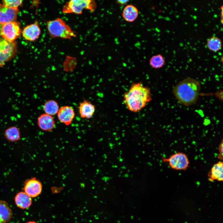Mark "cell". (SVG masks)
I'll return each instance as SVG.
<instances>
[{
	"mask_svg": "<svg viewBox=\"0 0 223 223\" xmlns=\"http://www.w3.org/2000/svg\"><path fill=\"white\" fill-rule=\"evenodd\" d=\"M152 99L149 88L138 82L132 84L125 93L123 102L129 111L137 112L144 108Z\"/></svg>",
	"mask_w": 223,
	"mask_h": 223,
	"instance_id": "cell-1",
	"label": "cell"
},
{
	"mask_svg": "<svg viewBox=\"0 0 223 223\" xmlns=\"http://www.w3.org/2000/svg\"><path fill=\"white\" fill-rule=\"evenodd\" d=\"M200 89L199 81L188 77L179 82L174 87L173 92L179 102L188 107L196 102Z\"/></svg>",
	"mask_w": 223,
	"mask_h": 223,
	"instance_id": "cell-2",
	"label": "cell"
},
{
	"mask_svg": "<svg viewBox=\"0 0 223 223\" xmlns=\"http://www.w3.org/2000/svg\"><path fill=\"white\" fill-rule=\"evenodd\" d=\"M47 25L49 35L52 38L71 39L72 37L77 36L75 32L60 18L48 21Z\"/></svg>",
	"mask_w": 223,
	"mask_h": 223,
	"instance_id": "cell-3",
	"label": "cell"
},
{
	"mask_svg": "<svg viewBox=\"0 0 223 223\" xmlns=\"http://www.w3.org/2000/svg\"><path fill=\"white\" fill-rule=\"evenodd\" d=\"M97 7L96 2L93 0H72L67 2L62 9L64 13H74L80 14L84 10L94 12Z\"/></svg>",
	"mask_w": 223,
	"mask_h": 223,
	"instance_id": "cell-4",
	"label": "cell"
},
{
	"mask_svg": "<svg viewBox=\"0 0 223 223\" xmlns=\"http://www.w3.org/2000/svg\"><path fill=\"white\" fill-rule=\"evenodd\" d=\"M163 162L168 163L173 169L177 170H186L189 167L190 162L186 155L181 152H177L168 158L162 157Z\"/></svg>",
	"mask_w": 223,
	"mask_h": 223,
	"instance_id": "cell-5",
	"label": "cell"
},
{
	"mask_svg": "<svg viewBox=\"0 0 223 223\" xmlns=\"http://www.w3.org/2000/svg\"><path fill=\"white\" fill-rule=\"evenodd\" d=\"M21 32L19 24L14 21L3 24L1 35L3 39L9 42H12L20 36Z\"/></svg>",
	"mask_w": 223,
	"mask_h": 223,
	"instance_id": "cell-6",
	"label": "cell"
},
{
	"mask_svg": "<svg viewBox=\"0 0 223 223\" xmlns=\"http://www.w3.org/2000/svg\"><path fill=\"white\" fill-rule=\"evenodd\" d=\"M16 49L15 42H9L3 38L0 39V67L12 57Z\"/></svg>",
	"mask_w": 223,
	"mask_h": 223,
	"instance_id": "cell-7",
	"label": "cell"
},
{
	"mask_svg": "<svg viewBox=\"0 0 223 223\" xmlns=\"http://www.w3.org/2000/svg\"><path fill=\"white\" fill-rule=\"evenodd\" d=\"M42 189V186L41 181L34 177L25 181L23 190L29 196L34 198L41 194Z\"/></svg>",
	"mask_w": 223,
	"mask_h": 223,
	"instance_id": "cell-8",
	"label": "cell"
},
{
	"mask_svg": "<svg viewBox=\"0 0 223 223\" xmlns=\"http://www.w3.org/2000/svg\"><path fill=\"white\" fill-rule=\"evenodd\" d=\"M18 12V9H13L0 4V24L15 21Z\"/></svg>",
	"mask_w": 223,
	"mask_h": 223,
	"instance_id": "cell-9",
	"label": "cell"
},
{
	"mask_svg": "<svg viewBox=\"0 0 223 223\" xmlns=\"http://www.w3.org/2000/svg\"><path fill=\"white\" fill-rule=\"evenodd\" d=\"M57 114L59 121L66 125H69L71 124L75 116L73 108L68 106L61 107Z\"/></svg>",
	"mask_w": 223,
	"mask_h": 223,
	"instance_id": "cell-10",
	"label": "cell"
},
{
	"mask_svg": "<svg viewBox=\"0 0 223 223\" xmlns=\"http://www.w3.org/2000/svg\"><path fill=\"white\" fill-rule=\"evenodd\" d=\"M37 125L43 131L49 132L55 127V121L53 117L46 113L41 115L38 118Z\"/></svg>",
	"mask_w": 223,
	"mask_h": 223,
	"instance_id": "cell-11",
	"label": "cell"
},
{
	"mask_svg": "<svg viewBox=\"0 0 223 223\" xmlns=\"http://www.w3.org/2000/svg\"><path fill=\"white\" fill-rule=\"evenodd\" d=\"M41 32L40 28L37 22L25 27L23 31L22 34L25 39L33 41L38 38Z\"/></svg>",
	"mask_w": 223,
	"mask_h": 223,
	"instance_id": "cell-12",
	"label": "cell"
},
{
	"mask_svg": "<svg viewBox=\"0 0 223 223\" xmlns=\"http://www.w3.org/2000/svg\"><path fill=\"white\" fill-rule=\"evenodd\" d=\"M78 110L81 118L90 119L93 116L95 108V106L90 102L84 100L80 103Z\"/></svg>",
	"mask_w": 223,
	"mask_h": 223,
	"instance_id": "cell-13",
	"label": "cell"
},
{
	"mask_svg": "<svg viewBox=\"0 0 223 223\" xmlns=\"http://www.w3.org/2000/svg\"><path fill=\"white\" fill-rule=\"evenodd\" d=\"M208 176L211 181L215 180L218 181L223 180V163L220 161L214 164L208 174Z\"/></svg>",
	"mask_w": 223,
	"mask_h": 223,
	"instance_id": "cell-14",
	"label": "cell"
},
{
	"mask_svg": "<svg viewBox=\"0 0 223 223\" xmlns=\"http://www.w3.org/2000/svg\"><path fill=\"white\" fill-rule=\"evenodd\" d=\"M15 201L18 207L22 209H25L31 206L32 200L31 197L23 191L17 194L15 197Z\"/></svg>",
	"mask_w": 223,
	"mask_h": 223,
	"instance_id": "cell-15",
	"label": "cell"
},
{
	"mask_svg": "<svg viewBox=\"0 0 223 223\" xmlns=\"http://www.w3.org/2000/svg\"><path fill=\"white\" fill-rule=\"evenodd\" d=\"M13 212L8 203L0 200V223H8L11 221Z\"/></svg>",
	"mask_w": 223,
	"mask_h": 223,
	"instance_id": "cell-16",
	"label": "cell"
},
{
	"mask_svg": "<svg viewBox=\"0 0 223 223\" xmlns=\"http://www.w3.org/2000/svg\"><path fill=\"white\" fill-rule=\"evenodd\" d=\"M138 15V8L132 4L126 6L124 8L122 13L124 19L126 21L131 22L137 18Z\"/></svg>",
	"mask_w": 223,
	"mask_h": 223,
	"instance_id": "cell-17",
	"label": "cell"
},
{
	"mask_svg": "<svg viewBox=\"0 0 223 223\" xmlns=\"http://www.w3.org/2000/svg\"><path fill=\"white\" fill-rule=\"evenodd\" d=\"M4 136L8 141L15 142L18 141L20 138V129L15 126H11L5 130Z\"/></svg>",
	"mask_w": 223,
	"mask_h": 223,
	"instance_id": "cell-18",
	"label": "cell"
},
{
	"mask_svg": "<svg viewBox=\"0 0 223 223\" xmlns=\"http://www.w3.org/2000/svg\"><path fill=\"white\" fill-rule=\"evenodd\" d=\"M222 46L221 39L217 37L212 36L207 40L206 46L211 51L215 52L218 51L221 49Z\"/></svg>",
	"mask_w": 223,
	"mask_h": 223,
	"instance_id": "cell-19",
	"label": "cell"
},
{
	"mask_svg": "<svg viewBox=\"0 0 223 223\" xmlns=\"http://www.w3.org/2000/svg\"><path fill=\"white\" fill-rule=\"evenodd\" d=\"M43 108L45 113L52 116L57 114L59 109L58 103L53 100L46 101L43 105Z\"/></svg>",
	"mask_w": 223,
	"mask_h": 223,
	"instance_id": "cell-20",
	"label": "cell"
},
{
	"mask_svg": "<svg viewBox=\"0 0 223 223\" xmlns=\"http://www.w3.org/2000/svg\"><path fill=\"white\" fill-rule=\"evenodd\" d=\"M150 66L154 69L162 68L165 63V60L162 55L158 54L152 56L149 60Z\"/></svg>",
	"mask_w": 223,
	"mask_h": 223,
	"instance_id": "cell-21",
	"label": "cell"
},
{
	"mask_svg": "<svg viewBox=\"0 0 223 223\" xmlns=\"http://www.w3.org/2000/svg\"><path fill=\"white\" fill-rule=\"evenodd\" d=\"M22 0H4L3 3V5L8 7L18 9V7L22 3Z\"/></svg>",
	"mask_w": 223,
	"mask_h": 223,
	"instance_id": "cell-22",
	"label": "cell"
},
{
	"mask_svg": "<svg viewBox=\"0 0 223 223\" xmlns=\"http://www.w3.org/2000/svg\"><path fill=\"white\" fill-rule=\"evenodd\" d=\"M223 140L222 139L219 146L218 150L219 151V153L217 155L218 158L222 161L223 160Z\"/></svg>",
	"mask_w": 223,
	"mask_h": 223,
	"instance_id": "cell-23",
	"label": "cell"
},
{
	"mask_svg": "<svg viewBox=\"0 0 223 223\" xmlns=\"http://www.w3.org/2000/svg\"><path fill=\"white\" fill-rule=\"evenodd\" d=\"M215 95L220 100H223V91L221 90H220L215 93Z\"/></svg>",
	"mask_w": 223,
	"mask_h": 223,
	"instance_id": "cell-24",
	"label": "cell"
},
{
	"mask_svg": "<svg viewBox=\"0 0 223 223\" xmlns=\"http://www.w3.org/2000/svg\"><path fill=\"white\" fill-rule=\"evenodd\" d=\"M129 1V0H117L116 2L117 3H118L120 5H124L126 4Z\"/></svg>",
	"mask_w": 223,
	"mask_h": 223,
	"instance_id": "cell-25",
	"label": "cell"
},
{
	"mask_svg": "<svg viewBox=\"0 0 223 223\" xmlns=\"http://www.w3.org/2000/svg\"><path fill=\"white\" fill-rule=\"evenodd\" d=\"M26 223H37L35 221H30L27 222Z\"/></svg>",
	"mask_w": 223,
	"mask_h": 223,
	"instance_id": "cell-26",
	"label": "cell"
},
{
	"mask_svg": "<svg viewBox=\"0 0 223 223\" xmlns=\"http://www.w3.org/2000/svg\"><path fill=\"white\" fill-rule=\"evenodd\" d=\"M2 24H0V35H1V28H2Z\"/></svg>",
	"mask_w": 223,
	"mask_h": 223,
	"instance_id": "cell-27",
	"label": "cell"
}]
</instances>
